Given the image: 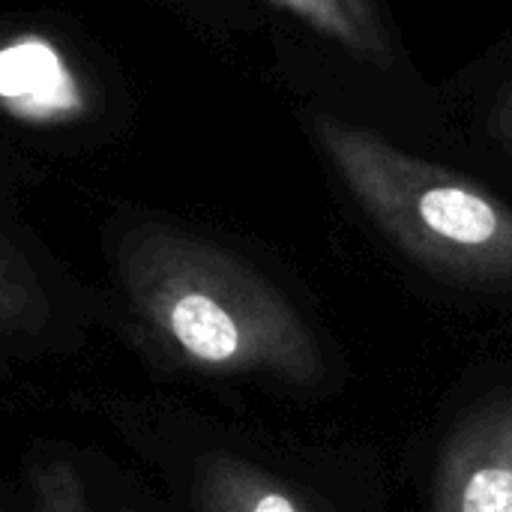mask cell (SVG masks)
<instances>
[{"label": "cell", "mask_w": 512, "mask_h": 512, "mask_svg": "<svg viewBox=\"0 0 512 512\" xmlns=\"http://www.w3.org/2000/svg\"><path fill=\"white\" fill-rule=\"evenodd\" d=\"M312 132L363 213L414 264L471 285H512V207L375 129L312 114Z\"/></svg>", "instance_id": "cell-2"}, {"label": "cell", "mask_w": 512, "mask_h": 512, "mask_svg": "<svg viewBox=\"0 0 512 512\" xmlns=\"http://www.w3.org/2000/svg\"><path fill=\"white\" fill-rule=\"evenodd\" d=\"M195 504L201 512H315L297 489L234 456L201 462Z\"/></svg>", "instance_id": "cell-4"}, {"label": "cell", "mask_w": 512, "mask_h": 512, "mask_svg": "<svg viewBox=\"0 0 512 512\" xmlns=\"http://www.w3.org/2000/svg\"><path fill=\"white\" fill-rule=\"evenodd\" d=\"M435 512H512V396L465 414L438 459Z\"/></svg>", "instance_id": "cell-3"}, {"label": "cell", "mask_w": 512, "mask_h": 512, "mask_svg": "<svg viewBox=\"0 0 512 512\" xmlns=\"http://www.w3.org/2000/svg\"><path fill=\"white\" fill-rule=\"evenodd\" d=\"M27 512H96L87 501L84 483L69 462H45L30 474Z\"/></svg>", "instance_id": "cell-7"}, {"label": "cell", "mask_w": 512, "mask_h": 512, "mask_svg": "<svg viewBox=\"0 0 512 512\" xmlns=\"http://www.w3.org/2000/svg\"><path fill=\"white\" fill-rule=\"evenodd\" d=\"M492 126L501 138V144L512 153V84H507L495 102V111H492Z\"/></svg>", "instance_id": "cell-8"}, {"label": "cell", "mask_w": 512, "mask_h": 512, "mask_svg": "<svg viewBox=\"0 0 512 512\" xmlns=\"http://www.w3.org/2000/svg\"><path fill=\"white\" fill-rule=\"evenodd\" d=\"M120 282L144 330L189 369L285 384L324 375L321 348L288 297L195 234L135 228L120 246Z\"/></svg>", "instance_id": "cell-1"}, {"label": "cell", "mask_w": 512, "mask_h": 512, "mask_svg": "<svg viewBox=\"0 0 512 512\" xmlns=\"http://www.w3.org/2000/svg\"><path fill=\"white\" fill-rule=\"evenodd\" d=\"M42 318V294L27 264L0 243V333L33 327Z\"/></svg>", "instance_id": "cell-6"}, {"label": "cell", "mask_w": 512, "mask_h": 512, "mask_svg": "<svg viewBox=\"0 0 512 512\" xmlns=\"http://www.w3.org/2000/svg\"><path fill=\"white\" fill-rule=\"evenodd\" d=\"M297 15L324 39L336 42L348 54L387 69L393 63L390 33L372 0H273Z\"/></svg>", "instance_id": "cell-5"}]
</instances>
